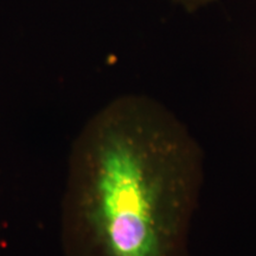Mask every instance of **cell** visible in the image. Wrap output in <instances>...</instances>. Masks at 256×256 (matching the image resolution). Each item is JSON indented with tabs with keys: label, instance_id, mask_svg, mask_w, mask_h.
Masks as SVG:
<instances>
[{
	"label": "cell",
	"instance_id": "1",
	"mask_svg": "<svg viewBox=\"0 0 256 256\" xmlns=\"http://www.w3.org/2000/svg\"><path fill=\"white\" fill-rule=\"evenodd\" d=\"M203 153L174 112L121 95L74 140L60 208L64 256H185Z\"/></svg>",
	"mask_w": 256,
	"mask_h": 256
},
{
	"label": "cell",
	"instance_id": "2",
	"mask_svg": "<svg viewBox=\"0 0 256 256\" xmlns=\"http://www.w3.org/2000/svg\"><path fill=\"white\" fill-rule=\"evenodd\" d=\"M174 2H177L178 5H180L182 8L186 10V11L192 12L209 5L211 2H214V0H174Z\"/></svg>",
	"mask_w": 256,
	"mask_h": 256
}]
</instances>
